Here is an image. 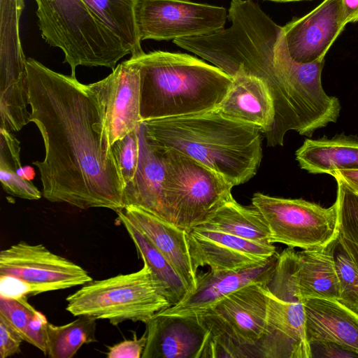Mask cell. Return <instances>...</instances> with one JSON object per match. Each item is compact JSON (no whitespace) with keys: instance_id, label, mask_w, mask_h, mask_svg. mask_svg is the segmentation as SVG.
I'll return each mask as SVG.
<instances>
[{"instance_id":"cell-1","label":"cell","mask_w":358,"mask_h":358,"mask_svg":"<svg viewBox=\"0 0 358 358\" xmlns=\"http://www.w3.org/2000/svg\"><path fill=\"white\" fill-rule=\"evenodd\" d=\"M29 122L38 129L45 158L35 161L43 197L80 209L124 208V183L90 85L27 58Z\"/></svg>"},{"instance_id":"cell-2","label":"cell","mask_w":358,"mask_h":358,"mask_svg":"<svg viewBox=\"0 0 358 358\" xmlns=\"http://www.w3.org/2000/svg\"><path fill=\"white\" fill-rule=\"evenodd\" d=\"M231 26L212 34L173 40L178 47L212 63L231 78L237 73L264 80L272 95L275 120L265 136L272 146L282 145L285 134L306 132L317 118L321 98L306 78L290 73L282 27L253 0H231Z\"/></svg>"},{"instance_id":"cell-3","label":"cell","mask_w":358,"mask_h":358,"mask_svg":"<svg viewBox=\"0 0 358 358\" xmlns=\"http://www.w3.org/2000/svg\"><path fill=\"white\" fill-rule=\"evenodd\" d=\"M142 122L150 142L197 161L234 187L250 180L259 167L261 129L216 110Z\"/></svg>"},{"instance_id":"cell-4","label":"cell","mask_w":358,"mask_h":358,"mask_svg":"<svg viewBox=\"0 0 358 358\" xmlns=\"http://www.w3.org/2000/svg\"><path fill=\"white\" fill-rule=\"evenodd\" d=\"M130 58L140 69L142 122L215 110L232 83L220 69L185 53L157 50Z\"/></svg>"},{"instance_id":"cell-5","label":"cell","mask_w":358,"mask_h":358,"mask_svg":"<svg viewBox=\"0 0 358 358\" xmlns=\"http://www.w3.org/2000/svg\"><path fill=\"white\" fill-rule=\"evenodd\" d=\"M42 38L59 48L76 77L78 66L112 70L129 50L84 0H34Z\"/></svg>"},{"instance_id":"cell-6","label":"cell","mask_w":358,"mask_h":358,"mask_svg":"<svg viewBox=\"0 0 358 358\" xmlns=\"http://www.w3.org/2000/svg\"><path fill=\"white\" fill-rule=\"evenodd\" d=\"M73 316L108 320L113 325L130 320L145 323L172 306L164 285L143 263L138 271L92 280L66 298Z\"/></svg>"},{"instance_id":"cell-7","label":"cell","mask_w":358,"mask_h":358,"mask_svg":"<svg viewBox=\"0 0 358 358\" xmlns=\"http://www.w3.org/2000/svg\"><path fill=\"white\" fill-rule=\"evenodd\" d=\"M296 265V251L293 248L279 253L273 275L265 285L266 326L264 334L253 348L255 358H310L304 299L298 286Z\"/></svg>"},{"instance_id":"cell-8","label":"cell","mask_w":358,"mask_h":358,"mask_svg":"<svg viewBox=\"0 0 358 358\" xmlns=\"http://www.w3.org/2000/svg\"><path fill=\"white\" fill-rule=\"evenodd\" d=\"M265 285H246L198 315L210 333L203 358L253 357L266 326Z\"/></svg>"},{"instance_id":"cell-9","label":"cell","mask_w":358,"mask_h":358,"mask_svg":"<svg viewBox=\"0 0 358 358\" xmlns=\"http://www.w3.org/2000/svg\"><path fill=\"white\" fill-rule=\"evenodd\" d=\"M163 150L167 168V212L173 224L188 231L204 222L230 199L234 186L197 161L174 150Z\"/></svg>"},{"instance_id":"cell-10","label":"cell","mask_w":358,"mask_h":358,"mask_svg":"<svg viewBox=\"0 0 358 358\" xmlns=\"http://www.w3.org/2000/svg\"><path fill=\"white\" fill-rule=\"evenodd\" d=\"M252 206L265 220L271 243L310 249L324 247L338 236L337 203L324 208L301 199H285L255 193Z\"/></svg>"},{"instance_id":"cell-11","label":"cell","mask_w":358,"mask_h":358,"mask_svg":"<svg viewBox=\"0 0 358 358\" xmlns=\"http://www.w3.org/2000/svg\"><path fill=\"white\" fill-rule=\"evenodd\" d=\"M1 279L21 282L28 296L84 285L92 278L80 265L42 244L20 241L0 252Z\"/></svg>"},{"instance_id":"cell-12","label":"cell","mask_w":358,"mask_h":358,"mask_svg":"<svg viewBox=\"0 0 358 358\" xmlns=\"http://www.w3.org/2000/svg\"><path fill=\"white\" fill-rule=\"evenodd\" d=\"M224 7L188 0H139L136 24L141 41H169L214 34L224 28Z\"/></svg>"},{"instance_id":"cell-13","label":"cell","mask_w":358,"mask_h":358,"mask_svg":"<svg viewBox=\"0 0 358 358\" xmlns=\"http://www.w3.org/2000/svg\"><path fill=\"white\" fill-rule=\"evenodd\" d=\"M89 85L101 108L103 128L111 148L142 122L139 67L129 58L117 64L105 78Z\"/></svg>"},{"instance_id":"cell-14","label":"cell","mask_w":358,"mask_h":358,"mask_svg":"<svg viewBox=\"0 0 358 358\" xmlns=\"http://www.w3.org/2000/svg\"><path fill=\"white\" fill-rule=\"evenodd\" d=\"M187 233L195 271L204 266L212 271L245 269L265 262L277 252L271 243L253 241L220 231L196 227Z\"/></svg>"},{"instance_id":"cell-15","label":"cell","mask_w":358,"mask_h":358,"mask_svg":"<svg viewBox=\"0 0 358 358\" xmlns=\"http://www.w3.org/2000/svg\"><path fill=\"white\" fill-rule=\"evenodd\" d=\"M347 24L342 0H324L308 14L282 27L290 57L298 63L324 60Z\"/></svg>"},{"instance_id":"cell-16","label":"cell","mask_w":358,"mask_h":358,"mask_svg":"<svg viewBox=\"0 0 358 358\" xmlns=\"http://www.w3.org/2000/svg\"><path fill=\"white\" fill-rule=\"evenodd\" d=\"M276 252L265 262L236 271H209L196 275V286L178 303L158 313L176 316H198L231 293L252 284L266 285L278 263Z\"/></svg>"},{"instance_id":"cell-17","label":"cell","mask_w":358,"mask_h":358,"mask_svg":"<svg viewBox=\"0 0 358 358\" xmlns=\"http://www.w3.org/2000/svg\"><path fill=\"white\" fill-rule=\"evenodd\" d=\"M145 324L147 343L141 358H202L210 338L198 316L157 313Z\"/></svg>"},{"instance_id":"cell-18","label":"cell","mask_w":358,"mask_h":358,"mask_svg":"<svg viewBox=\"0 0 358 358\" xmlns=\"http://www.w3.org/2000/svg\"><path fill=\"white\" fill-rule=\"evenodd\" d=\"M137 132L139 141L138 166L133 179L124 187V207L139 208L171 223L165 201L167 173L165 152L148 140L142 122L137 127Z\"/></svg>"},{"instance_id":"cell-19","label":"cell","mask_w":358,"mask_h":358,"mask_svg":"<svg viewBox=\"0 0 358 358\" xmlns=\"http://www.w3.org/2000/svg\"><path fill=\"white\" fill-rule=\"evenodd\" d=\"M121 210L169 261L188 293L192 292L196 286L197 273L192 262L187 231L135 206H126Z\"/></svg>"},{"instance_id":"cell-20","label":"cell","mask_w":358,"mask_h":358,"mask_svg":"<svg viewBox=\"0 0 358 358\" xmlns=\"http://www.w3.org/2000/svg\"><path fill=\"white\" fill-rule=\"evenodd\" d=\"M231 120L259 128L266 136L275 120L274 102L266 83L258 77L237 73L217 109Z\"/></svg>"},{"instance_id":"cell-21","label":"cell","mask_w":358,"mask_h":358,"mask_svg":"<svg viewBox=\"0 0 358 358\" xmlns=\"http://www.w3.org/2000/svg\"><path fill=\"white\" fill-rule=\"evenodd\" d=\"M309 343L332 342L358 355V314L336 299H304Z\"/></svg>"},{"instance_id":"cell-22","label":"cell","mask_w":358,"mask_h":358,"mask_svg":"<svg viewBox=\"0 0 358 358\" xmlns=\"http://www.w3.org/2000/svg\"><path fill=\"white\" fill-rule=\"evenodd\" d=\"M295 155L301 169L313 174L358 169V138L344 134L306 138Z\"/></svg>"},{"instance_id":"cell-23","label":"cell","mask_w":358,"mask_h":358,"mask_svg":"<svg viewBox=\"0 0 358 358\" xmlns=\"http://www.w3.org/2000/svg\"><path fill=\"white\" fill-rule=\"evenodd\" d=\"M331 242L324 247L296 251V278L301 295L304 299H339L340 287L332 256Z\"/></svg>"},{"instance_id":"cell-24","label":"cell","mask_w":358,"mask_h":358,"mask_svg":"<svg viewBox=\"0 0 358 358\" xmlns=\"http://www.w3.org/2000/svg\"><path fill=\"white\" fill-rule=\"evenodd\" d=\"M24 0H0V81L27 78V58L20 37Z\"/></svg>"},{"instance_id":"cell-25","label":"cell","mask_w":358,"mask_h":358,"mask_svg":"<svg viewBox=\"0 0 358 358\" xmlns=\"http://www.w3.org/2000/svg\"><path fill=\"white\" fill-rule=\"evenodd\" d=\"M197 227L253 241L271 243L268 227L259 211L252 205H241L233 196Z\"/></svg>"},{"instance_id":"cell-26","label":"cell","mask_w":358,"mask_h":358,"mask_svg":"<svg viewBox=\"0 0 358 358\" xmlns=\"http://www.w3.org/2000/svg\"><path fill=\"white\" fill-rule=\"evenodd\" d=\"M92 11L131 52V57L144 53L136 24L139 0H84Z\"/></svg>"},{"instance_id":"cell-27","label":"cell","mask_w":358,"mask_h":358,"mask_svg":"<svg viewBox=\"0 0 358 358\" xmlns=\"http://www.w3.org/2000/svg\"><path fill=\"white\" fill-rule=\"evenodd\" d=\"M0 315L22 336L24 341L46 355L48 320L28 302V296L0 294Z\"/></svg>"},{"instance_id":"cell-28","label":"cell","mask_w":358,"mask_h":358,"mask_svg":"<svg viewBox=\"0 0 358 358\" xmlns=\"http://www.w3.org/2000/svg\"><path fill=\"white\" fill-rule=\"evenodd\" d=\"M116 213L143 263L149 266L154 275L166 287L172 306L180 302L188 293L181 278L162 254L129 221L122 210Z\"/></svg>"},{"instance_id":"cell-29","label":"cell","mask_w":358,"mask_h":358,"mask_svg":"<svg viewBox=\"0 0 358 358\" xmlns=\"http://www.w3.org/2000/svg\"><path fill=\"white\" fill-rule=\"evenodd\" d=\"M20 142L13 134L0 129V180L8 194L28 200H38L42 192L24 178L20 162Z\"/></svg>"},{"instance_id":"cell-30","label":"cell","mask_w":358,"mask_h":358,"mask_svg":"<svg viewBox=\"0 0 358 358\" xmlns=\"http://www.w3.org/2000/svg\"><path fill=\"white\" fill-rule=\"evenodd\" d=\"M96 320L81 315L63 325L48 323L46 355L50 358H71L83 345L96 342Z\"/></svg>"},{"instance_id":"cell-31","label":"cell","mask_w":358,"mask_h":358,"mask_svg":"<svg viewBox=\"0 0 358 358\" xmlns=\"http://www.w3.org/2000/svg\"><path fill=\"white\" fill-rule=\"evenodd\" d=\"M336 180L338 214L337 237L358 268V195L341 180Z\"/></svg>"},{"instance_id":"cell-32","label":"cell","mask_w":358,"mask_h":358,"mask_svg":"<svg viewBox=\"0 0 358 358\" xmlns=\"http://www.w3.org/2000/svg\"><path fill=\"white\" fill-rule=\"evenodd\" d=\"M331 250L340 287L338 301L358 314V268L338 237Z\"/></svg>"},{"instance_id":"cell-33","label":"cell","mask_w":358,"mask_h":358,"mask_svg":"<svg viewBox=\"0 0 358 358\" xmlns=\"http://www.w3.org/2000/svg\"><path fill=\"white\" fill-rule=\"evenodd\" d=\"M111 149L125 186L133 179L138 166L139 141L137 127L124 138L116 141Z\"/></svg>"},{"instance_id":"cell-34","label":"cell","mask_w":358,"mask_h":358,"mask_svg":"<svg viewBox=\"0 0 358 358\" xmlns=\"http://www.w3.org/2000/svg\"><path fill=\"white\" fill-rule=\"evenodd\" d=\"M132 339L124 340L113 346L108 347V358H140L142 356L147 343V333L137 338L135 331H132Z\"/></svg>"},{"instance_id":"cell-35","label":"cell","mask_w":358,"mask_h":358,"mask_svg":"<svg viewBox=\"0 0 358 358\" xmlns=\"http://www.w3.org/2000/svg\"><path fill=\"white\" fill-rule=\"evenodd\" d=\"M24 341L20 333L0 315V357L7 358L20 352L21 343Z\"/></svg>"},{"instance_id":"cell-36","label":"cell","mask_w":358,"mask_h":358,"mask_svg":"<svg viewBox=\"0 0 358 358\" xmlns=\"http://www.w3.org/2000/svg\"><path fill=\"white\" fill-rule=\"evenodd\" d=\"M310 358H349L358 357L355 352L332 342H313L309 343Z\"/></svg>"},{"instance_id":"cell-37","label":"cell","mask_w":358,"mask_h":358,"mask_svg":"<svg viewBox=\"0 0 358 358\" xmlns=\"http://www.w3.org/2000/svg\"><path fill=\"white\" fill-rule=\"evenodd\" d=\"M341 180L349 189L358 194V169H347L334 171L331 175Z\"/></svg>"},{"instance_id":"cell-38","label":"cell","mask_w":358,"mask_h":358,"mask_svg":"<svg viewBox=\"0 0 358 358\" xmlns=\"http://www.w3.org/2000/svg\"><path fill=\"white\" fill-rule=\"evenodd\" d=\"M348 23L358 22V0H342Z\"/></svg>"},{"instance_id":"cell-39","label":"cell","mask_w":358,"mask_h":358,"mask_svg":"<svg viewBox=\"0 0 358 358\" xmlns=\"http://www.w3.org/2000/svg\"><path fill=\"white\" fill-rule=\"evenodd\" d=\"M23 171L24 178L26 180L31 181L34 178L35 173L32 167L29 166H25L23 168Z\"/></svg>"},{"instance_id":"cell-40","label":"cell","mask_w":358,"mask_h":358,"mask_svg":"<svg viewBox=\"0 0 358 358\" xmlns=\"http://www.w3.org/2000/svg\"><path fill=\"white\" fill-rule=\"evenodd\" d=\"M266 1L285 3V2H294V1H307V0H266Z\"/></svg>"},{"instance_id":"cell-41","label":"cell","mask_w":358,"mask_h":358,"mask_svg":"<svg viewBox=\"0 0 358 358\" xmlns=\"http://www.w3.org/2000/svg\"><path fill=\"white\" fill-rule=\"evenodd\" d=\"M358 195V194H357Z\"/></svg>"}]
</instances>
